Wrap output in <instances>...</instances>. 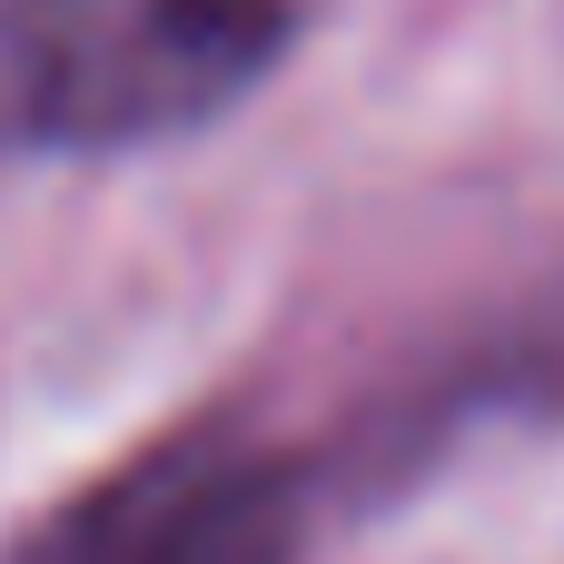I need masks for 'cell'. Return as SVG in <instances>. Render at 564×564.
<instances>
[{
	"instance_id": "6da1fadb",
	"label": "cell",
	"mask_w": 564,
	"mask_h": 564,
	"mask_svg": "<svg viewBox=\"0 0 564 564\" xmlns=\"http://www.w3.org/2000/svg\"><path fill=\"white\" fill-rule=\"evenodd\" d=\"M317 0H0V119L59 159H119L228 119Z\"/></svg>"
},
{
	"instance_id": "7a4b0ae2",
	"label": "cell",
	"mask_w": 564,
	"mask_h": 564,
	"mask_svg": "<svg viewBox=\"0 0 564 564\" xmlns=\"http://www.w3.org/2000/svg\"><path fill=\"white\" fill-rule=\"evenodd\" d=\"M317 476L238 416H198L50 506L10 564H307Z\"/></svg>"
},
{
	"instance_id": "3957f363",
	"label": "cell",
	"mask_w": 564,
	"mask_h": 564,
	"mask_svg": "<svg viewBox=\"0 0 564 564\" xmlns=\"http://www.w3.org/2000/svg\"><path fill=\"white\" fill-rule=\"evenodd\" d=\"M496 387H535V397H564V297L516 337V357L496 367Z\"/></svg>"
}]
</instances>
